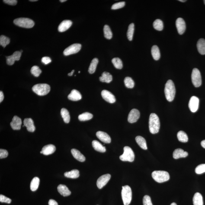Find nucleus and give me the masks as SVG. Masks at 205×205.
Wrapping results in <instances>:
<instances>
[{
  "mask_svg": "<svg viewBox=\"0 0 205 205\" xmlns=\"http://www.w3.org/2000/svg\"><path fill=\"white\" fill-rule=\"evenodd\" d=\"M175 24L179 34H183L186 30L185 23L184 19L181 18H177Z\"/></svg>",
  "mask_w": 205,
  "mask_h": 205,
  "instance_id": "obj_15",
  "label": "nucleus"
},
{
  "mask_svg": "<svg viewBox=\"0 0 205 205\" xmlns=\"http://www.w3.org/2000/svg\"><path fill=\"white\" fill-rule=\"evenodd\" d=\"M143 205H153L149 196L146 195L144 196L143 199Z\"/></svg>",
  "mask_w": 205,
  "mask_h": 205,
  "instance_id": "obj_46",
  "label": "nucleus"
},
{
  "mask_svg": "<svg viewBox=\"0 0 205 205\" xmlns=\"http://www.w3.org/2000/svg\"><path fill=\"white\" fill-rule=\"evenodd\" d=\"M112 62L115 67L117 69H121L123 67V63L121 60L119 58H114L112 60Z\"/></svg>",
  "mask_w": 205,
  "mask_h": 205,
  "instance_id": "obj_39",
  "label": "nucleus"
},
{
  "mask_svg": "<svg viewBox=\"0 0 205 205\" xmlns=\"http://www.w3.org/2000/svg\"><path fill=\"white\" fill-rule=\"evenodd\" d=\"M14 24L18 26L26 28H31L34 25V21L28 18L16 19L14 21Z\"/></svg>",
  "mask_w": 205,
  "mask_h": 205,
  "instance_id": "obj_6",
  "label": "nucleus"
},
{
  "mask_svg": "<svg viewBox=\"0 0 205 205\" xmlns=\"http://www.w3.org/2000/svg\"><path fill=\"white\" fill-rule=\"evenodd\" d=\"M37 1V0H31V1H31V2H36V1Z\"/></svg>",
  "mask_w": 205,
  "mask_h": 205,
  "instance_id": "obj_58",
  "label": "nucleus"
},
{
  "mask_svg": "<svg viewBox=\"0 0 205 205\" xmlns=\"http://www.w3.org/2000/svg\"><path fill=\"white\" fill-rule=\"evenodd\" d=\"M151 53L154 59L155 60L158 61L160 57V53L159 48L157 45L152 46L151 49Z\"/></svg>",
  "mask_w": 205,
  "mask_h": 205,
  "instance_id": "obj_30",
  "label": "nucleus"
},
{
  "mask_svg": "<svg viewBox=\"0 0 205 205\" xmlns=\"http://www.w3.org/2000/svg\"><path fill=\"white\" fill-rule=\"evenodd\" d=\"M177 138L179 141L182 142H187L188 138L187 134L182 131L178 132L177 134Z\"/></svg>",
  "mask_w": 205,
  "mask_h": 205,
  "instance_id": "obj_35",
  "label": "nucleus"
},
{
  "mask_svg": "<svg viewBox=\"0 0 205 205\" xmlns=\"http://www.w3.org/2000/svg\"><path fill=\"white\" fill-rule=\"evenodd\" d=\"M30 72L34 76L38 77L42 73V70H41L39 67L35 65V66L32 67Z\"/></svg>",
  "mask_w": 205,
  "mask_h": 205,
  "instance_id": "obj_43",
  "label": "nucleus"
},
{
  "mask_svg": "<svg viewBox=\"0 0 205 205\" xmlns=\"http://www.w3.org/2000/svg\"><path fill=\"white\" fill-rule=\"evenodd\" d=\"M66 1H67L66 0H60V2H64Z\"/></svg>",
  "mask_w": 205,
  "mask_h": 205,
  "instance_id": "obj_56",
  "label": "nucleus"
},
{
  "mask_svg": "<svg viewBox=\"0 0 205 205\" xmlns=\"http://www.w3.org/2000/svg\"><path fill=\"white\" fill-rule=\"evenodd\" d=\"M78 73H80V71H79V72H78Z\"/></svg>",
  "mask_w": 205,
  "mask_h": 205,
  "instance_id": "obj_61",
  "label": "nucleus"
},
{
  "mask_svg": "<svg viewBox=\"0 0 205 205\" xmlns=\"http://www.w3.org/2000/svg\"><path fill=\"white\" fill-rule=\"evenodd\" d=\"M93 148L95 151L100 152H105L106 151L105 147L103 146L100 142L96 140L93 141L92 142Z\"/></svg>",
  "mask_w": 205,
  "mask_h": 205,
  "instance_id": "obj_27",
  "label": "nucleus"
},
{
  "mask_svg": "<svg viewBox=\"0 0 205 205\" xmlns=\"http://www.w3.org/2000/svg\"><path fill=\"white\" fill-rule=\"evenodd\" d=\"M98 63V60L97 58H95L92 60L88 69V72L89 73L93 74L95 72Z\"/></svg>",
  "mask_w": 205,
  "mask_h": 205,
  "instance_id": "obj_33",
  "label": "nucleus"
},
{
  "mask_svg": "<svg viewBox=\"0 0 205 205\" xmlns=\"http://www.w3.org/2000/svg\"><path fill=\"white\" fill-rule=\"evenodd\" d=\"M68 99L73 101H77L82 98V95L77 90L73 89L68 95Z\"/></svg>",
  "mask_w": 205,
  "mask_h": 205,
  "instance_id": "obj_20",
  "label": "nucleus"
},
{
  "mask_svg": "<svg viewBox=\"0 0 205 205\" xmlns=\"http://www.w3.org/2000/svg\"><path fill=\"white\" fill-rule=\"evenodd\" d=\"M121 192L122 199L124 205L130 204L132 200V191L131 188L128 185L123 186Z\"/></svg>",
  "mask_w": 205,
  "mask_h": 205,
  "instance_id": "obj_5",
  "label": "nucleus"
},
{
  "mask_svg": "<svg viewBox=\"0 0 205 205\" xmlns=\"http://www.w3.org/2000/svg\"><path fill=\"white\" fill-rule=\"evenodd\" d=\"M134 30L135 25L133 23L129 25L127 33V37L129 40L132 41L133 40Z\"/></svg>",
  "mask_w": 205,
  "mask_h": 205,
  "instance_id": "obj_37",
  "label": "nucleus"
},
{
  "mask_svg": "<svg viewBox=\"0 0 205 205\" xmlns=\"http://www.w3.org/2000/svg\"><path fill=\"white\" fill-rule=\"evenodd\" d=\"M124 82L125 85L128 88L132 89L135 85V82L131 78L126 77L125 78Z\"/></svg>",
  "mask_w": 205,
  "mask_h": 205,
  "instance_id": "obj_41",
  "label": "nucleus"
},
{
  "mask_svg": "<svg viewBox=\"0 0 205 205\" xmlns=\"http://www.w3.org/2000/svg\"><path fill=\"white\" fill-rule=\"evenodd\" d=\"M125 5V2H124L116 3L113 4L111 7V9L112 10L120 9V8L124 7Z\"/></svg>",
  "mask_w": 205,
  "mask_h": 205,
  "instance_id": "obj_45",
  "label": "nucleus"
},
{
  "mask_svg": "<svg viewBox=\"0 0 205 205\" xmlns=\"http://www.w3.org/2000/svg\"><path fill=\"white\" fill-rule=\"evenodd\" d=\"M140 117V113L139 110L133 109L131 110L128 117V122L130 123H136Z\"/></svg>",
  "mask_w": 205,
  "mask_h": 205,
  "instance_id": "obj_12",
  "label": "nucleus"
},
{
  "mask_svg": "<svg viewBox=\"0 0 205 205\" xmlns=\"http://www.w3.org/2000/svg\"><path fill=\"white\" fill-rule=\"evenodd\" d=\"M65 177L72 179L78 178L79 176V171L77 169H73L69 172H65L64 173Z\"/></svg>",
  "mask_w": 205,
  "mask_h": 205,
  "instance_id": "obj_31",
  "label": "nucleus"
},
{
  "mask_svg": "<svg viewBox=\"0 0 205 205\" xmlns=\"http://www.w3.org/2000/svg\"><path fill=\"white\" fill-rule=\"evenodd\" d=\"M0 202L1 203H11V199L6 197L3 195H0Z\"/></svg>",
  "mask_w": 205,
  "mask_h": 205,
  "instance_id": "obj_47",
  "label": "nucleus"
},
{
  "mask_svg": "<svg viewBox=\"0 0 205 205\" xmlns=\"http://www.w3.org/2000/svg\"><path fill=\"white\" fill-rule=\"evenodd\" d=\"M74 72H75V70H73L72 71V72L70 73H69L68 74V75L69 76H72L73 75V74Z\"/></svg>",
  "mask_w": 205,
  "mask_h": 205,
  "instance_id": "obj_54",
  "label": "nucleus"
},
{
  "mask_svg": "<svg viewBox=\"0 0 205 205\" xmlns=\"http://www.w3.org/2000/svg\"><path fill=\"white\" fill-rule=\"evenodd\" d=\"M8 155V152L7 150L3 149H0V158L1 159L7 157Z\"/></svg>",
  "mask_w": 205,
  "mask_h": 205,
  "instance_id": "obj_48",
  "label": "nucleus"
},
{
  "mask_svg": "<svg viewBox=\"0 0 205 205\" xmlns=\"http://www.w3.org/2000/svg\"><path fill=\"white\" fill-rule=\"evenodd\" d=\"M42 62L45 65H47L51 63V60L50 57H44L42 58Z\"/></svg>",
  "mask_w": 205,
  "mask_h": 205,
  "instance_id": "obj_49",
  "label": "nucleus"
},
{
  "mask_svg": "<svg viewBox=\"0 0 205 205\" xmlns=\"http://www.w3.org/2000/svg\"><path fill=\"white\" fill-rule=\"evenodd\" d=\"M72 24V21L69 20H65L61 23L58 27V30L62 33L66 31L70 28Z\"/></svg>",
  "mask_w": 205,
  "mask_h": 205,
  "instance_id": "obj_19",
  "label": "nucleus"
},
{
  "mask_svg": "<svg viewBox=\"0 0 205 205\" xmlns=\"http://www.w3.org/2000/svg\"><path fill=\"white\" fill-rule=\"evenodd\" d=\"M197 47L199 53L202 55L205 54V40L200 39L197 42Z\"/></svg>",
  "mask_w": 205,
  "mask_h": 205,
  "instance_id": "obj_26",
  "label": "nucleus"
},
{
  "mask_svg": "<svg viewBox=\"0 0 205 205\" xmlns=\"http://www.w3.org/2000/svg\"><path fill=\"white\" fill-rule=\"evenodd\" d=\"M81 48V45L79 43H75L68 46L64 51V54L65 56H69L78 53Z\"/></svg>",
  "mask_w": 205,
  "mask_h": 205,
  "instance_id": "obj_9",
  "label": "nucleus"
},
{
  "mask_svg": "<svg viewBox=\"0 0 205 205\" xmlns=\"http://www.w3.org/2000/svg\"><path fill=\"white\" fill-rule=\"evenodd\" d=\"M33 92L39 96L47 95L50 91V86L46 84H38L34 85L32 88Z\"/></svg>",
  "mask_w": 205,
  "mask_h": 205,
  "instance_id": "obj_3",
  "label": "nucleus"
},
{
  "mask_svg": "<svg viewBox=\"0 0 205 205\" xmlns=\"http://www.w3.org/2000/svg\"><path fill=\"white\" fill-rule=\"evenodd\" d=\"M111 175L110 174H106L101 175L97 180V185L99 189H101L110 181Z\"/></svg>",
  "mask_w": 205,
  "mask_h": 205,
  "instance_id": "obj_13",
  "label": "nucleus"
},
{
  "mask_svg": "<svg viewBox=\"0 0 205 205\" xmlns=\"http://www.w3.org/2000/svg\"><path fill=\"white\" fill-rule=\"evenodd\" d=\"M93 117V115L91 113L85 112L79 115L78 116V119L80 121H85L92 119Z\"/></svg>",
  "mask_w": 205,
  "mask_h": 205,
  "instance_id": "obj_36",
  "label": "nucleus"
},
{
  "mask_svg": "<svg viewBox=\"0 0 205 205\" xmlns=\"http://www.w3.org/2000/svg\"><path fill=\"white\" fill-rule=\"evenodd\" d=\"M179 1L181 2H186V0H179Z\"/></svg>",
  "mask_w": 205,
  "mask_h": 205,
  "instance_id": "obj_55",
  "label": "nucleus"
},
{
  "mask_svg": "<svg viewBox=\"0 0 205 205\" xmlns=\"http://www.w3.org/2000/svg\"><path fill=\"white\" fill-rule=\"evenodd\" d=\"M188 155V153L180 148L175 149L173 153V157L175 159H179L180 158L186 157Z\"/></svg>",
  "mask_w": 205,
  "mask_h": 205,
  "instance_id": "obj_22",
  "label": "nucleus"
},
{
  "mask_svg": "<svg viewBox=\"0 0 205 205\" xmlns=\"http://www.w3.org/2000/svg\"><path fill=\"white\" fill-rule=\"evenodd\" d=\"M10 40L8 37L6 36L2 35L0 37V45L4 48L9 44Z\"/></svg>",
  "mask_w": 205,
  "mask_h": 205,
  "instance_id": "obj_42",
  "label": "nucleus"
},
{
  "mask_svg": "<svg viewBox=\"0 0 205 205\" xmlns=\"http://www.w3.org/2000/svg\"><path fill=\"white\" fill-rule=\"evenodd\" d=\"M61 115L63 118L64 122L65 123H68L70 121V116L69 112L66 109L63 108L61 110Z\"/></svg>",
  "mask_w": 205,
  "mask_h": 205,
  "instance_id": "obj_34",
  "label": "nucleus"
},
{
  "mask_svg": "<svg viewBox=\"0 0 205 205\" xmlns=\"http://www.w3.org/2000/svg\"><path fill=\"white\" fill-rule=\"evenodd\" d=\"M56 150V148L54 145L48 144L43 147L40 153L44 155H48L53 154Z\"/></svg>",
  "mask_w": 205,
  "mask_h": 205,
  "instance_id": "obj_18",
  "label": "nucleus"
},
{
  "mask_svg": "<svg viewBox=\"0 0 205 205\" xmlns=\"http://www.w3.org/2000/svg\"><path fill=\"white\" fill-rule=\"evenodd\" d=\"M193 205H203V196L199 193H196L193 197Z\"/></svg>",
  "mask_w": 205,
  "mask_h": 205,
  "instance_id": "obj_28",
  "label": "nucleus"
},
{
  "mask_svg": "<svg viewBox=\"0 0 205 205\" xmlns=\"http://www.w3.org/2000/svg\"><path fill=\"white\" fill-rule=\"evenodd\" d=\"M191 80L193 85L196 88L200 87L202 84L201 75L198 69L194 68L191 74Z\"/></svg>",
  "mask_w": 205,
  "mask_h": 205,
  "instance_id": "obj_8",
  "label": "nucleus"
},
{
  "mask_svg": "<svg viewBox=\"0 0 205 205\" xmlns=\"http://www.w3.org/2000/svg\"><path fill=\"white\" fill-rule=\"evenodd\" d=\"M101 95L102 98L107 102L113 104L116 101L115 97L110 91L107 90H104L102 91Z\"/></svg>",
  "mask_w": 205,
  "mask_h": 205,
  "instance_id": "obj_14",
  "label": "nucleus"
},
{
  "mask_svg": "<svg viewBox=\"0 0 205 205\" xmlns=\"http://www.w3.org/2000/svg\"><path fill=\"white\" fill-rule=\"evenodd\" d=\"M22 124L21 119L17 116L13 117L11 123V126L13 130H20L21 129Z\"/></svg>",
  "mask_w": 205,
  "mask_h": 205,
  "instance_id": "obj_16",
  "label": "nucleus"
},
{
  "mask_svg": "<svg viewBox=\"0 0 205 205\" xmlns=\"http://www.w3.org/2000/svg\"><path fill=\"white\" fill-rule=\"evenodd\" d=\"M40 184V179L38 177H35L33 179L30 184V188L31 191H35L38 188Z\"/></svg>",
  "mask_w": 205,
  "mask_h": 205,
  "instance_id": "obj_32",
  "label": "nucleus"
},
{
  "mask_svg": "<svg viewBox=\"0 0 205 205\" xmlns=\"http://www.w3.org/2000/svg\"><path fill=\"white\" fill-rule=\"evenodd\" d=\"M153 27L155 30L161 31L163 28V22L160 19L155 20L153 23Z\"/></svg>",
  "mask_w": 205,
  "mask_h": 205,
  "instance_id": "obj_40",
  "label": "nucleus"
},
{
  "mask_svg": "<svg viewBox=\"0 0 205 205\" xmlns=\"http://www.w3.org/2000/svg\"><path fill=\"white\" fill-rule=\"evenodd\" d=\"M195 172L197 174H201L205 172V164H201L196 167Z\"/></svg>",
  "mask_w": 205,
  "mask_h": 205,
  "instance_id": "obj_44",
  "label": "nucleus"
},
{
  "mask_svg": "<svg viewBox=\"0 0 205 205\" xmlns=\"http://www.w3.org/2000/svg\"><path fill=\"white\" fill-rule=\"evenodd\" d=\"M175 89L173 82L169 80L166 84L165 93L166 98L168 101L171 102L174 100L175 94Z\"/></svg>",
  "mask_w": 205,
  "mask_h": 205,
  "instance_id": "obj_2",
  "label": "nucleus"
},
{
  "mask_svg": "<svg viewBox=\"0 0 205 205\" xmlns=\"http://www.w3.org/2000/svg\"><path fill=\"white\" fill-rule=\"evenodd\" d=\"M57 190L61 195L64 197L70 196L71 194V191L68 189V187L64 185H59L57 187Z\"/></svg>",
  "mask_w": 205,
  "mask_h": 205,
  "instance_id": "obj_23",
  "label": "nucleus"
},
{
  "mask_svg": "<svg viewBox=\"0 0 205 205\" xmlns=\"http://www.w3.org/2000/svg\"><path fill=\"white\" fill-rule=\"evenodd\" d=\"M20 51L21 52V53H22V52H23V51H22V50H21V51Z\"/></svg>",
  "mask_w": 205,
  "mask_h": 205,
  "instance_id": "obj_59",
  "label": "nucleus"
},
{
  "mask_svg": "<svg viewBox=\"0 0 205 205\" xmlns=\"http://www.w3.org/2000/svg\"><path fill=\"white\" fill-rule=\"evenodd\" d=\"M24 126L27 128L28 131L33 132L36 130V127L34 125L33 119L31 118H26L24 120Z\"/></svg>",
  "mask_w": 205,
  "mask_h": 205,
  "instance_id": "obj_21",
  "label": "nucleus"
},
{
  "mask_svg": "<svg viewBox=\"0 0 205 205\" xmlns=\"http://www.w3.org/2000/svg\"><path fill=\"white\" fill-rule=\"evenodd\" d=\"M160 128L159 117L155 113H152L149 119V129L151 133L153 134L158 133Z\"/></svg>",
  "mask_w": 205,
  "mask_h": 205,
  "instance_id": "obj_1",
  "label": "nucleus"
},
{
  "mask_svg": "<svg viewBox=\"0 0 205 205\" xmlns=\"http://www.w3.org/2000/svg\"><path fill=\"white\" fill-rule=\"evenodd\" d=\"M104 37L105 38L109 39H111L113 37V33L110 27L107 25L104 26Z\"/></svg>",
  "mask_w": 205,
  "mask_h": 205,
  "instance_id": "obj_38",
  "label": "nucleus"
},
{
  "mask_svg": "<svg viewBox=\"0 0 205 205\" xmlns=\"http://www.w3.org/2000/svg\"><path fill=\"white\" fill-rule=\"evenodd\" d=\"M171 205H177L176 204V203H171Z\"/></svg>",
  "mask_w": 205,
  "mask_h": 205,
  "instance_id": "obj_57",
  "label": "nucleus"
},
{
  "mask_svg": "<svg viewBox=\"0 0 205 205\" xmlns=\"http://www.w3.org/2000/svg\"><path fill=\"white\" fill-rule=\"evenodd\" d=\"M3 1L6 4L11 5H15L17 3V1L16 0H4Z\"/></svg>",
  "mask_w": 205,
  "mask_h": 205,
  "instance_id": "obj_50",
  "label": "nucleus"
},
{
  "mask_svg": "<svg viewBox=\"0 0 205 205\" xmlns=\"http://www.w3.org/2000/svg\"><path fill=\"white\" fill-rule=\"evenodd\" d=\"M137 143L142 149L144 150L148 149L146 140L143 137L141 136H137L135 138Z\"/></svg>",
  "mask_w": 205,
  "mask_h": 205,
  "instance_id": "obj_29",
  "label": "nucleus"
},
{
  "mask_svg": "<svg viewBox=\"0 0 205 205\" xmlns=\"http://www.w3.org/2000/svg\"><path fill=\"white\" fill-rule=\"evenodd\" d=\"M4 99V95L2 91L0 92V102H2Z\"/></svg>",
  "mask_w": 205,
  "mask_h": 205,
  "instance_id": "obj_52",
  "label": "nucleus"
},
{
  "mask_svg": "<svg viewBox=\"0 0 205 205\" xmlns=\"http://www.w3.org/2000/svg\"><path fill=\"white\" fill-rule=\"evenodd\" d=\"M203 2H204V3L205 5V0H204V1H203Z\"/></svg>",
  "mask_w": 205,
  "mask_h": 205,
  "instance_id": "obj_60",
  "label": "nucleus"
},
{
  "mask_svg": "<svg viewBox=\"0 0 205 205\" xmlns=\"http://www.w3.org/2000/svg\"><path fill=\"white\" fill-rule=\"evenodd\" d=\"M21 53L19 51L14 52L11 56H7L6 61L7 64L9 65H14L15 61H19L21 56Z\"/></svg>",
  "mask_w": 205,
  "mask_h": 205,
  "instance_id": "obj_10",
  "label": "nucleus"
},
{
  "mask_svg": "<svg viewBox=\"0 0 205 205\" xmlns=\"http://www.w3.org/2000/svg\"><path fill=\"white\" fill-rule=\"evenodd\" d=\"M100 80L102 82H105L109 83L113 80L112 76L108 72H104L102 74L101 76L100 77Z\"/></svg>",
  "mask_w": 205,
  "mask_h": 205,
  "instance_id": "obj_25",
  "label": "nucleus"
},
{
  "mask_svg": "<svg viewBox=\"0 0 205 205\" xmlns=\"http://www.w3.org/2000/svg\"><path fill=\"white\" fill-rule=\"evenodd\" d=\"M48 205H58L57 202L56 200H49L48 202Z\"/></svg>",
  "mask_w": 205,
  "mask_h": 205,
  "instance_id": "obj_51",
  "label": "nucleus"
},
{
  "mask_svg": "<svg viewBox=\"0 0 205 205\" xmlns=\"http://www.w3.org/2000/svg\"><path fill=\"white\" fill-rule=\"evenodd\" d=\"M71 153L74 157L77 160L81 162H84L85 161V157L78 150L75 149H72L71 150Z\"/></svg>",
  "mask_w": 205,
  "mask_h": 205,
  "instance_id": "obj_24",
  "label": "nucleus"
},
{
  "mask_svg": "<svg viewBox=\"0 0 205 205\" xmlns=\"http://www.w3.org/2000/svg\"><path fill=\"white\" fill-rule=\"evenodd\" d=\"M97 137L102 142L105 143H110L111 142V138L109 135L105 132L98 131L97 132Z\"/></svg>",
  "mask_w": 205,
  "mask_h": 205,
  "instance_id": "obj_17",
  "label": "nucleus"
},
{
  "mask_svg": "<svg viewBox=\"0 0 205 205\" xmlns=\"http://www.w3.org/2000/svg\"><path fill=\"white\" fill-rule=\"evenodd\" d=\"M201 146L203 147V148L205 149V140L202 141L201 142Z\"/></svg>",
  "mask_w": 205,
  "mask_h": 205,
  "instance_id": "obj_53",
  "label": "nucleus"
},
{
  "mask_svg": "<svg viewBox=\"0 0 205 205\" xmlns=\"http://www.w3.org/2000/svg\"><path fill=\"white\" fill-rule=\"evenodd\" d=\"M199 99L196 96L192 97L189 102L188 107L190 110L193 113H195L198 110Z\"/></svg>",
  "mask_w": 205,
  "mask_h": 205,
  "instance_id": "obj_11",
  "label": "nucleus"
},
{
  "mask_svg": "<svg viewBox=\"0 0 205 205\" xmlns=\"http://www.w3.org/2000/svg\"><path fill=\"white\" fill-rule=\"evenodd\" d=\"M124 152L123 155L120 156V159L123 161L133 162L134 160L135 154L133 151L129 147L125 146L123 148Z\"/></svg>",
  "mask_w": 205,
  "mask_h": 205,
  "instance_id": "obj_7",
  "label": "nucleus"
},
{
  "mask_svg": "<svg viewBox=\"0 0 205 205\" xmlns=\"http://www.w3.org/2000/svg\"><path fill=\"white\" fill-rule=\"evenodd\" d=\"M152 178L157 182L163 183L168 181L170 176L168 172L163 171H155L152 172Z\"/></svg>",
  "mask_w": 205,
  "mask_h": 205,
  "instance_id": "obj_4",
  "label": "nucleus"
}]
</instances>
